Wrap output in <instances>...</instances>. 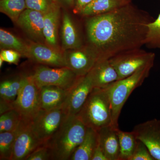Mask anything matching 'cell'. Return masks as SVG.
Masks as SVG:
<instances>
[{"mask_svg": "<svg viewBox=\"0 0 160 160\" xmlns=\"http://www.w3.org/2000/svg\"><path fill=\"white\" fill-rule=\"evenodd\" d=\"M130 160H155L146 145L138 140L137 146Z\"/></svg>", "mask_w": 160, "mask_h": 160, "instance_id": "4dcf8cb0", "label": "cell"}, {"mask_svg": "<svg viewBox=\"0 0 160 160\" xmlns=\"http://www.w3.org/2000/svg\"><path fill=\"white\" fill-rule=\"evenodd\" d=\"M39 89L41 110L48 111L63 107L69 91L52 86H44Z\"/></svg>", "mask_w": 160, "mask_h": 160, "instance_id": "2e32d148", "label": "cell"}, {"mask_svg": "<svg viewBox=\"0 0 160 160\" xmlns=\"http://www.w3.org/2000/svg\"><path fill=\"white\" fill-rule=\"evenodd\" d=\"M91 160H108L99 145L95 150Z\"/></svg>", "mask_w": 160, "mask_h": 160, "instance_id": "836d02e7", "label": "cell"}, {"mask_svg": "<svg viewBox=\"0 0 160 160\" xmlns=\"http://www.w3.org/2000/svg\"><path fill=\"white\" fill-rule=\"evenodd\" d=\"M61 38L62 46L65 50L82 47V42L74 23L70 16L66 12L63 15Z\"/></svg>", "mask_w": 160, "mask_h": 160, "instance_id": "7402d4cb", "label": "cell"}, {"mask_svg": "<svg viewBox=\"0 0 160 160\" xmlns=\"http://www.w3.org/2000/svg\"><path fill=\"white\" fill-rule=\"evenodd\" d=\"M99 145L98 132L87 128L86 136L75 150L70 160H91L95 150Z\"/></svg>", "mask_w": 160, "mask_h": 160, "instance_id": "d6986e66", "label": "cell"}, {"mask_svg": "<svg viewBox=\"0 0 160 160\" xmlns=\"http://www.w3.org/2000/svg\"><path fill=\"white\" fill-rule=\"evenodd\" d=\"M87 129L77 116H68L59 130L46 145L51 149L52 160H70L84 140Z\"/></svg>", "mask_w": 160, "mask_h": 160, "instance_id": "7a4b0ae2", "label": "cell"}, {"mask_svg": "<svg viewBox=\"0 0 160 160\" xmlns=\"http://www.w3.org/2000/svg\"><path fill=\"white\" fill-rule=\"evenodd\" d=\"M90 75L80 78L68 91L67 98L62 108L68 116H76L82 108L90 92L94 89Z\"/></svg>", "mask_w": 160, "mask_h": 160, "instance_id": "8fae6325", "label": "cell"}, {"mask_svg": "<svg viewBox=\"0 0 160 160\" xmlns=\"http://www.w3.org/2000/svg\"><path fill=\"white\" fill-rule=\"evenodd\" d=\"M77 116L87 128L98 131L112 126L109 86L94 88Z\"/></svg>", "mask_w": 160, "mask_h": 160, "instance_id": "3957f363", "label": "cell"}, {"mask_svg": "<svg viewBox=\"0 0 160 160\" xmlns=\"http://www.w3.org/2000/svg\"><path fill=\"white\" fill-rule=\"evenodd\" d=\"M52 160V153L50 148L46 145H42L29 155L26 160Z\"/></svg>", "mask_w": 160, "mask_h": 160, "instance_id": "f546056e", "label": "cell"}, {"mask_svg": "<svg viewBox=\"0 0 160 160\" xmlns=\"http://www.w3.org/2000/svg\"><path fill=\"white\" fill-rule=\"evenodd\" d=\"M145 45L149 49H160V13L147 26Z\"/></svg>", "mask_w": 160, "mask_h": 160, "instance_id": "4316f807", "label": "cell"}, {"mask_svg": "<svg viewBox=\"0 0 160 160\" xmlns=\"http://www.w3.org/2000/svg\"><path fill=\"white\" fill-rule=\"evenodd\" d=\"M120 144L119 160H130L137 146L138 141L134 132L118 129Z\"/></svg>", "mask_w": 160, "mask_h": 160, "instance_id": "cb8c5ba5", "label": "cell"}, {"mask_svg": "<svg viewBox=\"0 0 160 160\" xmlns=\"http://www.w3.org/2000/svg\"><path fill=\"white\" fill-rule=\"evenodd\" d=\"M0 115V132L16 130L22 122V116L15 109Z\"/></svg>", "mask_w": 160, "mask_h": 160, "instance_id": "83f0119b", "label": "cell"}, {"mask_svg": "<svg viewBox=\"0 0 160 160\" xmlns=\"http://www.w3.org/2000/svg\"><path fill=\"white\" fill-rule=\"evenodd\" d=\"M131 0H93L81 11L85 17L94 16L113 11L130 4Z\"/></svg>", "mask_w": 160, "mask_h": 160, "instance_id": "ffe728a7", "label": "cell"}, {"mask_svg": "<svg viewBox=\"0 0 160 160\" xmlns=\"http://www.w3.org/2000/svg\"><path fill=\"white\" fill-rule=\"evenodd\" d=\"M4 61L3 60L2 58V57L0 56V67H2L3 66V62H4Z\"/></svg>", "mask_w": 160, "mask_h": 160, "instance_id": "d590c367", "label": "cell"}, {"mask_svg": "<svg viewBox=\"0 0 160 160\" xmlns=\"http://www.w3.org/2000/svg\"><path fill=\"white\" fill-rule=\"evenodd\" d=\"M58 3H61L64 6L71 7L74 4L75 0H56Z\"/></svg>", "mask_w": 160, "mask_h": 160, "instance_id": "e575fe53", "label": "cell"}, {"mask_svg": "<svg viewBox=\"0 0 160 160\" xmlns=\"http://www.w3.org/2000/svg\"><path fill=\"white\" fill-rule=\"evenodd\" d=\"M89 73L94 88H106L119 80L117 71L109 60L98 62Z\"/></svg>", "mask_w": 160, "mask_h": 160, "instance_id": "9a60e30c", "label": "cell"}, {"mask_svg": "<svg viewBox=\"0 0 160 160\" xmlns=\"http://www.w3.org/2000/svg\"><path fill=\"white\" fill-rule=\"evenodd\" d=\"M17 129L0 132V160H11Z\"/></svg>", "mask_w": 160, "mask_h": 160, "instance_id": "484cf974", "label": "cell"}, {"mask_svg": "<svg viewBox=\"0 0 160 160\" xmlns=\"http://www.w3.org/2000/svg\"><path fill=\"white\" fill-rule=\"evenodd\" d=\"M42 145L32 129L31 122L22 119L17 129L11 160H26Z\"/></svg>", "mask_w": 160, "mask_h": 160, "instance_id": "9c48e42d", "label": "cell"}, {"mask_svg": "<svg viewBox=\"0 0 160 160\" xmlns=\"http://www.w3.org/2000/svg\"><path fill=\"white\" fill-rule=\"evenodd\" d=\"M112 126L98 131L99 145L108 160H119L120 144L118 129Z\"/></svg>", "mask_w": 160, "mask_h": 160, "instance_id": "e0dca14e", "label": "cell"}, {"mask_svg": "<svg viewBox=\"0 0 160 160\" xmlns=\"http://www.w3.org/2000/svg\"><path fill=\"white\" fill-rule=\"evenodd\" d=\"M26 77V75L23 73L1 81L0 100L11 104L13 106V103L25 83Z\"/></svg>", "mask_w": 160, "mask_h": 160, "instance_id": "44dd1931", "label": "cell"}, {"mask_svg": "<svg viewBox=\"0 0 160 160\" xmlns=\"http://www.w3.org/2000/svg\"><path fill=\"white\" fill-rule=\"evenodd\" d=\"M26 76L25 83L13 103V109L19 112L22 119L31 122L41 110L39 89Z\"/></svg>", "mask_w": 160, "mask_h": 160, "instance_id": "ba28073f", "label": "cell"}, {"mask_svg": "<svg viewBox=\"0 0 160 160\" xmlns=\"http://www.w3.org/2000/svg\"><path fill=\"white\" fill-rule=\"evenodd\" d=\"M0 56L2 57L4 62L9 64L18 65L22 56L17 51L12 49H2Z\"/></svg>", "mask_w": 160, "mask_h": 160, "instance_id": "1f68e13d", "label": "cell"}, {"mask_svg": "<svg viewBox=\"0 0 160 160\" xmlns=\"http://www.w3.org/2000/svg\"><path fill=\"white\" fill-rule=\"evenodd\" d=\"M0 46L2 49H12L28 58L29 45L7 30L0 29Z\"/></svg>", "mask_w": 160, "mask_h": 160, "instance_id": "603a6c76", "label": "cell"}, {"mask_svg": "<svg viewBox=\"0 0 160 160\" xmlns=\"http://www.w3.org/2000/svg\"><path fill=\"white\" fill-rule=\"evenodd\" d=\"M68 115L62 108L41 110L31 121L35 133L44 145H47L55 135Z\"/></svg>", "mask_w": 160, "mask_h": 160, "instance_id": "8992f818", "label": "cell"}, {"mask_svg": "<svg viewBox=\"0 0 160 160\" xmlns=\"http://www.w3.org/2000/svg\"><path fill=\"white\" fill-rule=\"evenodd\" d=\"M93 0H75L74 10L79 13L86 6L89 5Z\"/></svg>", "mask_w": 160, "mask_h": 160, "instance_id": "d6a6232c", "label": "cell"}, {"mask_svg": "<svg viewBox=\"0 0 160 160\" xmlns=\"http://www.w3.org/2000/svg\"><path fill=\"white\" fill-rule=\"evenodd\" d=\"M27 9H32L45 13L56 5V0H26Z\"/></svg>", "mask_w": 160, "mask_h": 160, "instance_id": "f1b7e54d", "label": "cell"}, {"mask_svg": "<svg viewBox=\"0 0 160 160\" xmlns=\"http://www.w3.org/2000/svg\"><path fill=\"white\" fill-rule=\"evenodd\" d=\"M154 63L143 66L133 74L118 80L109 86L112 127L119 128L118 119L123 106L132 92L142 86L149 77Z\"/></svg>", "mask_w": 160, "mask_h": 160, "instance_id": "277c9868", "label": "cell"}, {"mask_svg": "<svg viewBox=\"0 0 160 160\" xmlns=\"http://www.w3.org/2000/svg\"><path fill=\"white\" fill-rule=\"evenodd\" d=\"M148 12L131 4L89 18L86 23L89 46L98 62L109 60L145 45L148 24L154 20Z\"/></svg>", "mask_w": 160, "mask_h": 160, "instance_id": "6da1fadb", "label": "cell"}, {"mask_svg": "<svg viewBox=\"0 0 160 160\" xmlns=\"http://www.w3.org/2000/svg\"><path fill=\"white\" fill-rule=\"evenodd\" d=\"M155 54L141 49L126 52L109 59L117 71L119 80L131 75L140 68L154 62Z\"/></svg>", "mask_w": 160, "mask_h": 160, "instance_id": "52a82bcc", "label": "cell"}, {"mask_svg": "<svg viewBox=\"0 0 160 160\" xmlns=\"http://www.w3.org/2000/svg\"><path fill=\"white\" fill-rule=\"evenodd\" d=\"M63 55L66 67L80 77L88 74L98 62L96 53L89 46L66 50Z\"/></svg>", "mask_w": 160, "mask_h": 160, "instance_id": "30bf717a", "label": "cell"}, {"mask_svg": "<svg viewBox=\"0 0 160 160\" xmlns=\"http://www.w3.org/2000/svg\"><path fill=\"white\" fill-rule=\"evenodd\" d=\"M27 9L26 0H1L0 11L16 22L20 15Z\"/></svg>", "mask_w": 160, "mask_h": 160, "instance_id": "d4e9b609", "label": "cell"}, {"mask_svg": "<svg viewBox=\"0 0 160 160\" xmlns=\"http://www.w3.org/2000/svg\"><path fill=\"white\" fill-rule=\"evenodd\" d=\"M24 73L33 81L38 88L55 86L68 91L82 77L66 67H50L39 64L29 73Z\"/></svg>", "mask_w": 160, "mask_h": 160, "instance_id": "5b68a950", "label": "cell"}, {"mask_svg": "<svg viewBox=\"0 0 160 160\" xmlns=\"http://www.w3.org/2000/svg\"><path fill=\"white\" fill-rule=\"evenodd\" d=\"M132 131L147 147L155 160H160V120L154 118L135 126Z\"/></svg>", "mask_w": 160, "mask_h": 160, "instance_id": "7c38bea8", "label": "cell"}, {"mask_svg": "<svg viewBox=\"0 0 160 160\" xmlns=\"http://www.w3.org/2000/svg\"><path fill=\"white\" fill-rule=\"evenodd\" d=\"M44 17L43 12L26 9L16 23L32 42L44 44L46 42L43 34Z\"/></svg>", "mask_w": 160, "mask_h": 160, "instance_id": "4fadbf2b", "label": "cell"}, {"mask_svg": "<svg viewBox=\"0 0 160 160\" xmlns=\"http://www.w3.org/2000/svg\"><path fill=\"white\" fill-rule=\"evenodd\" d=\"M60 6L57 4L44 13L43 34L46 42L57 49L58 45V26L60 17Z\"/></svg>", "mask_w": 160, "mask_h": 160, "instance_id": "ac0fdd59", "label": "cell"}, {"mask_svg": "<svg viewBox=\"0 0 160 160\" xmlns=\"http://www.w3.org/2000/svg\"><path fill=\"white\" fill-rule=\"evenodd\" d=\"M28 58L37 64L53 67H66L63 53L42 43L29 44Z\"/></svg>", "mask_w": 160, "mask_h": 160, "instance_id": "5bb4252c", "label": "cell"}]
</instances>
